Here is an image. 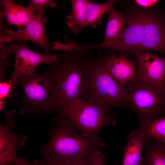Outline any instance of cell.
Masks as SVG:
<instances>
[{
  "label": "cell",
  "mask_w": 165,
  "mask_h": 165,
  "mask_svg": "<svg viewBox=\"0 0 165 165\" xmlns=\"http://www.w3.org/2000/svg\"><path fill=\"white\" fill-rule=\"evenodd\" d=\"M68 52L57 56L45 74L53 104L60 113L80 98L85 69L90 58L87 50Z\"/></svg>",
  "instance_id": "obj_1"
},
{
  "label": "cell",
  "mask_w": 165,
  "mask_h": 165,
  "mask_svg": "<svg viewBox=\"0 0 165 165\" xmlns=\"http://www.w3.org/2000/svg\"><path fill=\"white\" fill-rule=\"evenodd\" d=\"M53 127L48 133L50 140L41 148L44 160L66 162H80L104 146V142H95L81 136L64 117L59 115L52 119Z\"/></svg>",
  "instance_id": "obj_2"
},
{
  "label": "cell",
  "mask_w": 165,
  "mask_h": 165,
  "mask_svg": "<svg viewBox=\"0 0 165 165\" xmlns=\"http://www.w3.org/2000/svg\"><path fill=\"white\" fill-rule=\"evenodd\" d=\"M112 112L113 108H131L127 88L113 77L103 58H90L85 69L81 96Z\"/></svg>",
  "instance_id": "obj_3"
},
{
  "label": "cell",
  "mask_w": 165,
  "mask_h": 165,
  "mask_svg": "<svg viewBox=\"0 0 165 165\" xmlns=\"http://www.w3.org/2000/svg\"><path fill=\"white\" fill-rule=\"evenodd\" d=\"M59 115L65 118L82 136L95 142H102L100 136L105 126H113L116 122L112 112L95 103L80 98Z\"/></svg>",
  "instance_id": "obj_4"
},
{
  "label": "cell",
  "mask_w": 165,
  "mask_h": 165,
  "mask_svg": "<svg viewBox=\"0 0 165 165\" xmlns=\"http://www.w3.org/2000/svg\"><path fill=\"white\" fill-rule=\"evenodd\" d=\"M131 108L137 113L141 127L165 115V88L144 83L138 79L125 85Z\"/></svg>",
  "instance_id": "obj_5"
},
{
  "label": "cell",
  "mask_w": 165,
  "mask_h": 165,
  "mask_svg": "<svg viewBox=\"0 0 165 165\" xmlns=\"http://www.w3.org/2000/svg\"><path fill=\"white\" fill-rule=\"evenodd\" d=\"M15 85L23 89L22 106L20 113L34 115L56 112L50 94L45 74L36 73L20 75Z\"/></svg>",
  "instance_id": "obj_6"
},
{
  "label": "cell",
  "mask_w": 165,
  "mask_h": 165,
  "mask_svg": "<svg viewBox=\"0 0 165 165\" xmlns=\"http://www.w3.org/2000/svg\"><path fill=\"white\" fill-rule=\"evenodd\" d=\"M31 20L23 28L15 31L6 28L3 19L0 18V43H9L12 41H31L43 48L46 54H52L46 35L45 24L46 18L44 16V10L38 11Z\"/></svg>",
  "instance_id": "obj_7"
},
{
  "label": "cell",
  "mask_w": 165,
  "mask_h": 165,
  "mask_svg": "<svg viewBox=\"0 0 165 165\" xmlns=\"http://www.w3.org/2000/svg\"><path fill=\"white\" fill-rule=\"evenodd\" d=\"M12 52L15 54L13 64L14 70L11 79L13 85L19 76L36 72L35 68L40 64L46 63L51 65L56 61L57 56L54 54H42L27 48L22 43L10 45Z\"/></svg>",
  "instance_id": "obj_8"
},
{
  "label": "cell",
  "mask_w": 165,
  "mask_h": 165,
  "mask_svg": "<svg viewBox=\"0 0 165 165\" xmlns=\"http://www.w3.org/2000/svg\"><path fill=\"white\" fill-rule=\"evenodd\" d=\"M131 52L136 55L138 62V79L145 83L164 87L165 58L154 55L150 51L141 52L133 49Z\"/></svg>",
  "instance_id": "obj_9"
},
{
  "label": "cell",
  "mask_w": 165,
  "mask_h": 165,
  "mask_svg": "<svg viewBox=\"0 0 165 165\" xmlns=\"http://www.w3.org/2000/svg\"><path fill=\"white\" fill-rule=\"evenodd\" d=\"M144 24L142 41L137 50H155L165 54V23L156 13L142 11Z\"/></svg>",
  "instance_id": "obj_10"
},
{
  "label": "cell",
  "mask_w": 165,
  "mask_h": 165,
  "mask_svg": "<svg viewBox=\"0 0 165 165\" xmlns=\"http://www.w3.org/2000/svg\"><path fill=\"white\" fill-rule=\"evenodd\" d=\"M14 110L6 113V124L0 125V165H10L16 160L17 151L24 145L26 137L13 133L15 124L12 115Z\"/></svg>",
  "instance_id": "obj_11"
},
{
  "label": "cell",
  "mask_w": 165,
  "mask_h": 165,
  "mask_svg": "<svg viewBox=\"0 0 165 165\" xmlns=\"http://www.w3.org/2000/svg\"><path fill=\"white\" fill-rule=\"evenodd\" d=\"M127 17V26L113 50L131 51L137 49L142 41L144 29L142 11L134 12Z\"/></svg>",
  "instance_id": "obj_12"
},
{
  "label": "cell",
  "mask_w": 165,
  "mask_h": 165,
  "mask_svg": "<svg viewBox=\"0 0 165 165\" xmlns=\"http://www.w3.org/2000/svg\"><path fill=\"white\" fill-rule=\"evenodd\" d=\"M103 60L108 70L121 85L138 79L135 63L127 57L113 55L103 58Z\"/></svg>",
  "instance_id": "obj_13"
},
{
  "label": "cell",
  "mask_w": 165,
  "mask_h": 165,
  "mask_svg": "<svg viewBox=\"0 0 165 165\" xmlns=\"http://www.w3.org/2000/svg\"><path fill=\"white\" fill-rule=\"evenodd\" d=\"M109 17L104 40L100 44L90 45V48H108L113 50L118 41L122 37L127 23L126 16L116 11L114 8L108 12Z\"/></svg>",
  "instance_id": "obj_14"
},
{
  "label": "cell",
  "mask_w": 165,
  "mask_h": 165,
  "mask_svg": "<svg viewBox=\"0 0 165 165\" xmlns=\"http://www.w3.org/2000/svg\"><path fill=\"white\" fill-rule=\"evenodd\" d=\"M0 16L5 18L7 24L18 27H25L35 15L31 6H24L13 2L12 0H1Z\"/></svg>",
  "instance_id": "obj_15"
},
{
  "label": "cell",
  "mask_w": 165,
  "mask_h": 165,
  "mask_svg": "<svg viewBox=\"0 0 165 165\" xmlns=\"http://www.w3.org/2000/svg\"><path fill=\"white\" fill-rule=\"evenodd\" d=\"M127 138L128 142L124 149L122 165H138L142 161L143 150L149 137L138 129L131 131Z\"/></svg>",
  "instance_id": "obj_16"
},
{
  "label": "cell",
  "mask_w": 165,
  "mask_h": 165,
  "mask_svg": "<svg viewBox=\"0 0 165 165\" xmlns=\"http://www.w3.org/2000/svg\"><path fill=\"white\" fill-rule=\"evenodd\" d=\"M71 13L66 16L67 24L72 31L78 33L85 27L86 17L89 1L72 0Z\"/></svg>",
  "instance_id": "obj_17"
},
{
  "label": "cell",
  "mask_w": 165,
  "mask_h": 165,
  "mask_svg": "<svg viewBox=\"0 0 165 165\" xmlns=\"http://www.w3.org/2000/svg\"><path fill=\"white\" fill-rule=\"evenodd\" d=\"M144 148L145 154L142 160L146 165H165V141L149 137Z\"/></svg>",
  "instance_id": "obj_18"
},
{
  "label": "cell",
  "mask_w": 165,
  "mask_h": 165,
  "mask_svg": "<svg viewBox=\"0 0 165 165\" xmlns=\"http://www.w3.org/2000/svg\"><path fill=\"white\" fill-rule=\"evenodd\" d=\"M117 0H111L102 3H96L94 1H89L87 6L86 17L85 27L89 26L96 28L101 24V19L104 15L112 8Z\"/></svg>",
  "instance_id": "obj_19"
},
{
  "label": "cell",
  "mask_w": 165,
  "mask_h": 165,
  "mask_svg": "<svg viewBox=\"0 0 165 165\" xmlns=\"http://www.w3.org/2000/svg\"><path fill=\"white\" fill-rule=\"evenodd\" d=\"M139 129L150 138L165 141V115L140 127Z\"/></svg>",
  "instance_id": "obj_20"
},
{
  "label": "cell",
  "mask_w": 165,
  "mask_h": 165,
  "mask_svg": "<svg viewBox=\"0 0 165 165\" xmlns=\"http://www.w3.org/2000/svg\"><path fill=\"white\" fill-rule=\"evenodd\" d=\"M13 85L11 79L8 80V82L4 80L0 81V106L2 109L3 105L6 102V98L9 97L11 90V87Z\"/></svg>",
  "instance_id": "obj_21"
},
{
  "label": "cell",
  "mask_w": 165,
  "mask_h": 165,
  "mask_svg": "<svg viewBox=\"0 0 165 165\" xmlns=\"http://www.w3.org/2000/svg\"><path fill=\"white\" fill-rule=\"evenodd\" d=\"M29 5L37 11L43 10L45 7L47 6L54 8L58 6L53 0H31Z\"/></svg>",
  "instance_id": "obj_22"
},
{
  "label": "cell",
  "mask_w": 165,
  "mask_h": 165,
  "mask_svg": "<svg viewBox=\"0 0 165 165\" xmlns=\"http://www.w3.org/2000/svg\"><path fill=\"white\" fill-rule=\"evenodd\" d=\"M42 165H92L90 162L87 161L80 162H66L61 161L44 160H40Z\"/></svg>",
  "instance_id": "obj_23"
},
{
  "label": "cell",
  "mask_w": 165,
  "mask_h": 165,
  "mask_svg": "<svg viewBox=\"0 0 165 165\" xmlns=\"http://www.w3.org/2000/svg\"><path fill=\"white\" fill-rule=\"evenodd\" d=\"M105 157L101 152L98 150L89 157L87 161L91 163L92 165H105L103 163Z\"/></svg>",
  "instance_id": "obj_24"
},
{
  "label": "cell",
  "mask_w": 165,
  "mask_h": 165,
  "mask_svg": "<svg viewBox=\"0 0 165 165\" xmlns=\"http://www.w3.org/2000/svg\"><path fill=\"white\" fill-rule=\"evenodd\" d=\"M10 165H42L40 161L35 160L30 162L28 158L17 156L15 161Z\"/></svg>",
  "instance_id": "obj_25"
},
{
  "label": "cell",
  "mask_w": 165,
  "mask_h": 165,
  "mask_svg": "<svg viewBox=\"0 0 165 165\" xmlns=\"http://www.w3.org/2000/svg\"><path fill=\"white\" fill-rule=\"evenodd\" d=\"M159 1L157 0H136V3L139 6L144 7H151Z\"/></svg>",
  "instance_id": "obj_26"
},
{
  "label": "cell",
  "mask_w": 165,
  "mask_h": 165,
  "mask_svg": "<svg viewBox=\"0 0 165 165\" xmlns=\"http://www.w3.org/2000/svg\"><path fill=\"white\" fill-rule=\"evenodd\" d=\"M138 165H146L142 160L140 162V163Z\"/></svg>",
  "instance_id": "obj_27"
},
{
  "label": "cell",
  "mask_w": 165,
  "mask_h": 165,
  "mask_svg": "<svg viewBox=\"0 0 165 165\" xmlns=\"http://www.w3.org/2000/svg\"><path fill=\"white\" fill-rule=\"evenodd\" d=\"M164 87L165 88V82L164 84Z\"/></svg>",
  "instance_id": "obj_28"
}]
</instances>
